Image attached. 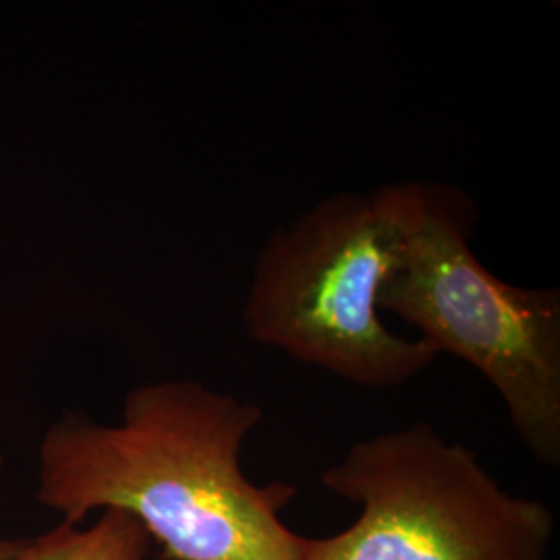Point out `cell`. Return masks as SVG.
<instances>
[{
    "label": "cell",
    "mask_w": 560,
    "mask_h": 560,
    "mask_svg": "<svg viewBox=\"0 0 560 560\" xmlns=\"http://www.w3.org/2000/svg\"><path fill=\"white\" fill-rule=\"evenodd\" d=\"M260 421V405L198 382L140 386L119 425L69 416L48 430L38 497L71 525L122 511L166 560H300L305 538L280 520L295 486H258L241 465Z\"/></svg>",
    "instance_id": "6da1fadb"
},
{
    "label": "cell",
    "mask_w": 560,
    "mask_h": 560,
    "mask_svg": "<svg viewBox=\"0 0 560 560\" xmlns=\"http://www.w3.org/2000/svg\"><path fill=\"white\" fill-rule=\"evenodd\" d=\"M411 180L340 191L280 224L254 261L241 312L249 339L365 388L420 376L439 351L382 318L397 268Z\"/></svg>",
    "instance_id": "7a4b0ae2"
},
{
    "label": "cell",
    "mask_w": 560,
    "mask_h": 560,
    "mask_svg": "<svg viewBox=\"0 0 560 560\" xmlns=\"http://www.w3.org/2000/svg\"><path fill=\"white\" fill-rule=\"evenodd\" d=\"M474 200L457 187L411 180L397 268L378 307L439 355L476 368L499 393L513 430L544 463H560V289L517 287L476 256Z\"/></svg>",
    "instance_id": "3957f363"
},
{
    "label": "cell",
    "mask_w": 560,
    "mask_h": 560,
    "mask_svg": "<svg viewBox=\"0 0 560 560\" xmlns=\"http://www.w3.org/2000/svg\"><path fill=\"white\" fill-rule=\"evenodd\" d=\"M320 481L360 517L305 538L300 560H546L555 534L546 502L511 494L423 421L355 442Z\"/></svg>",
    "instance_id": "277c9868"
},
{
    "label": "cell",
    "mask_w": 560,
    "mask_h": 560,
    "mask_svg": "<svg viewBox=\"0 0 560 560\" xmlns=\"http://www.w3.org/2000/svg\"><path fill=\"white\" fill-rule=\"evenodd\" d=\"M150 536L122 511H104L88 529L62 523L55 532L25 541L11 560H143Z\"/></svg>",
    "instance_id": "5b68a950"
},
{
    "label": "cell",
    "mask_w": 560,
    "mask_h": 560,
    "mask_svg": "<svg viewBox=\"0 0 560 560\" xmlns=\"http://www.w3.org/2000/svg\"><path fill=\"white\" fill-rule=\"evenodd\" d=\"M0 465H2V459H0ZM23 544L25 541L0 540V560L13 559L23 548Z\"/></svg>",
    "instance_id": "8992f818"
}]
</instances>
